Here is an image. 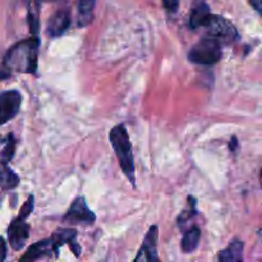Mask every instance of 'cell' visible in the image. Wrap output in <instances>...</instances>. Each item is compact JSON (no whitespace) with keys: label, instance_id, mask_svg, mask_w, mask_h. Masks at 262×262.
<instances>
[{"label":"cell","instance_id":"obj_1","mask_svg":"<svg viewBox=\"0 0 262 262\" xmlns=\"http://www.w3.org/2000/svg\"><path fill=\"white\" fill-rule=\"evenodd\" d=\"M40 40L32 36L13 45L4 56V67L9 71L33 74L37 69V56Z\"/></svg>","mask_w":262,"mask_h":262},{"label":"cell","instance_id":"obj_2","mask_svg":"<svg viewBox=\"0 0 262 262\" xmlns=\"http://www.w3.org/2000/svg\"><path fill=\"white\" fill-rule=\"evenodd\" d=\"M109 137L123 173L129 179L130 183L135 184V161H133L132 145H130V140L127 129H125L123 124L115 125L110 130Z\"/></svg>","mask_w":262,"mask_h":262},{"label":"cell","instance_id":"obj_3","mask_svg":"<svg viewBox=\"0 0 262 262\" xmlns=\"http://www.w3.org/2000/svg\"><path fill=\"white\" fill-rule=\"evenodd\" d=\"M222 43L216 38L207 36L191 49L188 59L199 66H214L222 59Z\"/></svg>","mask_w":262,"mask_h":262},{"label":"cell","instance_id":"obj_4","mask_svg":"<svg viewBox=\"0 0 262 262\" xmlns=\"http://www.w3.org/2000/svg\"><path fill=\"white\" fill-rule=\"evenodd\" d=\"M204 27L209 32V36L216 38L220 43H233L239 38L237 28L220 15H210Z\"/></svg>","mask_w":262,"mask_h":262},{"label":"cell","instance_id":"obj_5","mask_svg":"<svg viewBox=\"0 0 262 262\" xmlns=\"http://www.w3.org/2000/svg\"><path fill=\"white\" fill-rule=\"evenodd\" d=\"M22 104V95L17 90L0 92V125L12 120L18 114Z\"/></svg>","mask_w":262,"mask_h":262},{"label":"cell","instance_id":"obj_6","mask_svg":"<svg viewBox=\"0 0 262 262\" xmlns=\"http://www.w3.org/2000/svg\"><path fill=\"white\" fill-rule=\"evenodd\" d=\"M64 220L72 224H94L96 215L89 209L84 197H77L67 211Z\"/></svg>","mask_w":262,"mask_h":262},{"label":"cell","instance_id":"obj_7","mask_svg":"<svg viewBox=\"0 0 262 262\" xmlns=\"http://www.w3.org/2000/svg\"><path fill=\"white\" fill-rule=\"evenodd\" d=\"M28 237H30V225L26 223V217L19 215L18 217L13 219L9 228H8V239H9L13 250H22L27 242Z\"/></svg>","mask_w":262,"mask_h":262},{"label":"cell","instance_id":"obj_8","mask_svg":"<svg viewBox=\"0 0 262 262\" xmlns=\"http://www.w3.org/2000/svg\"><path fill=\"white\" fill-rule=\"evenodd\" d=\"M158 227L154 225L148 229L147 234H146L145 239H143L142 246L138 250L137 256H136L135 261H159L158 252H156V246H158Z\"/></svg>","mask_w":262,"mask_h":262},{"label":"cell","instance_id":"obj_9","mask_svg":"<svg viewBox=\"0 0 262 262\" xmlns=\"http://www.w3.org/2000/svg\"><path fill=\"white\" fill-rule=\"evenodd\" d=\"M77 238V232L74 229H60L56 230L53 234L51 239V246H53V252L55 253V256L59 255V250L63 245L69 243L71 245V250L73 251L74 255L79 256L81 255V247H79L78 243L76 242Z\"/></svg>","mask_w":262,"mask_h":262},{"label":"cell","instance_id":"obj_10","mask_svg":"<svg viewBox=\"0 0 262 262\" xmlns=\"http://www.w3.org/2000/svg\"><path fill=\"white\" fill-rule=\"evenodd\" d=\"M71 25V13L68 9H60L50 18L48 25V33L51 37L61 36Z\"/></svg>","mask_w":262,"mask_h":262},{"label":"cell","instance_id":"obj_11","mask_svg":"<svg viewBox=\"0 0 262 262\" xmlns=\"http://www.w3.org/2000/svg\"><path fill=\"white\" fill-rule=\"evenodd\" d=\"M211 15V12H210V8L204 0H199L196 4L192 8L191 15H189V27L192 30H196V28L204 27L206 25L207 19Z\"/></svg>","mask_w":262,"mask_h":262},{"label":"cell","instance_id":"obj_12","mask_svg":"<svg viewBox=\"0 0 262 262\" xmlns=\"http://www.w3.org/2000/svg\"><path fill=\"white\" fill-rule=\"evenodd\" d=\"M53 252V246H51V239H43L37 243H33L27 248V252L20 257V261H36L40 258L46 257Z\"/></svg>","mask_w":262,"mask_h":262},{"label":"cell","instance_id":"obj_13","mask_svg":"<svg viewBox=\"0 0 262 262\" xmlns=\"http://www.w3.org/2000/svg\"><path fill=\"white\" fill-rule=\"evenodd\" d=\"M243 248H245V243L237 239L230 243L229 247L223 250L217 258L222 262H239L243 260Z\"/></svg>","mask_w":262,"mask_h":262},{"label":"cell","instance_id":"obj_14","mask_svg":"<svg viewBox=\"0 0 262 262\" xmlns=\"http://www.w3.org/2000/svg\"><path fill=\"white\" fill-rule=\"evenodd\" d=\"M19 184V177L7 165L5 161H0V188L13 189Z\"/></svg>","mask_w":262,"mask_h":262},{"label":"cell","instance_id":"obj_15","mask_svg":"<svg viewBox=\"0 0 262 262\" xmlns=\"http://www.w3.org/2000/svg\"><path fill=\"white\" fill-rule=\"evenodd\" d=\"M96 0H78V23L79 27L90 25L94 18V9Z\"/></svg>","mask_w":262,"mask_h":262},{"label":"cell","instance_id":"obj_16","mask_svg":"<svg viewBox=\"0 0 262 262\" xmlns=\"http://www.w3.org/2000/svg\"><path fill=\"white\" fill-rule=\"evenodd\" d=\"M201 237V230L199 227H193L184 234L183 241H182V250L186 253L193 252L197 248Z\"/></svg>","mask_w":262,"mask_h":262},{"label":"cell","instance_id":"obj_17","mask_svg":"<svg viewBox=\"0 0 262 262\" xmlns=\"http://www.w3.org/2000/svg\"><path fill=\"white\" fill-rule=\"evenodd\" d=\"M197 214V210H196V200L193 197H188V206L184 209V211L179 215L178 217V224L184 225L187 222H188L191 217H193L194 215Z\"/></svg>","mask_w":262,"mask_h":262},{"label":"cell","instance_id":"obj_18","mask_svg":"<svg viewBox=\"0 0 262 262\" xmlns=\"http://www.w3.org/2000/svg\"><path fill=\"white\" fill-rule=\"evenodd\" d=\"M14 152H15V140H14V136L10 133V135H8L7 143H5V147L2 152L3 161L8 163V161L13 158Z\"/></svg>","mask_w":262,"mask_h":262},{"label":"cell","instance_id":"obj_19","mask_svg":"<svg viewBox=\"0 0 262 262\" xmlns=\"http://www.w3.org/2000/svg\"><path fill=\"white\" fill-rule=\"evenodd\" d=\"M32 210H33V196H30L28 201H26L25 205L22 206V210H20L19 215L27 219V217L31 215V212H32Z\"/></svg>","mask_w":262,"mask_h":262},{"label":"cell","instance_id":"obj_20","mask_svg":"<svg viewBox=\"0 0 262 262\" xmlns=\"http://www.w3.org/2000/svg\"><path fill=\"white\" fill-rule=\"evenodd\" d=\"M164 7L166 8V10L170 13H174L177 9H178L179 0H163Z\"/></svg>","mask_w":262,"mask_h":262},{"label":"cell","instance_id":"obj_21","mask_svg":"<svg viewBox=\"0 0 262 262\" xmlns=\"http://www.w3.org/2000/svg\"><path fill=\"white\" fill-rule=\"evenodd\" d=\"M5 256H7V243L4 238L0 237V262L5 260Z\"/></svg>","mask_w":262,"mask_h":262},{"label":"cell","instance_id":"obj_22","mask_svg":"<svg viewBox=\"0 0 262 262\" xmlns=\"http://www.w3.org/2000/svg\"><path fill=\"white\" fill-rule=\"evenodd\" d=\"M237 147H238V140L237 137H232V140H230V143H229V148L230 151H237Z\"/></svg>","mask_w":262,"mask_h":262},{"label":"cell","instance_id":"obj_23","mask_svg":"<svg viewBox=\"0 0 262 262\" xmlns=\"http://www.w3.org/2000/svg\"><path fill=\"white\" fill-rule=\"evenodd\" d=\"M251 4L255 7L257 12H261V0H251Z\"/></svg>","mask_w":262,"mask_h":262},{"label":"cell","instance_id":"obj_24","mask_svg":"<svg viewBox=\"0 0 262 262\" xmlns=\"http://www.w3.org/2000/svg\"><path fill=\"white\" fill-rule=\"evenodd\" d=\"M42 2H55V0H42Z\"/></svg>","mask_w":262,"mask_h":262}]
</instances>
